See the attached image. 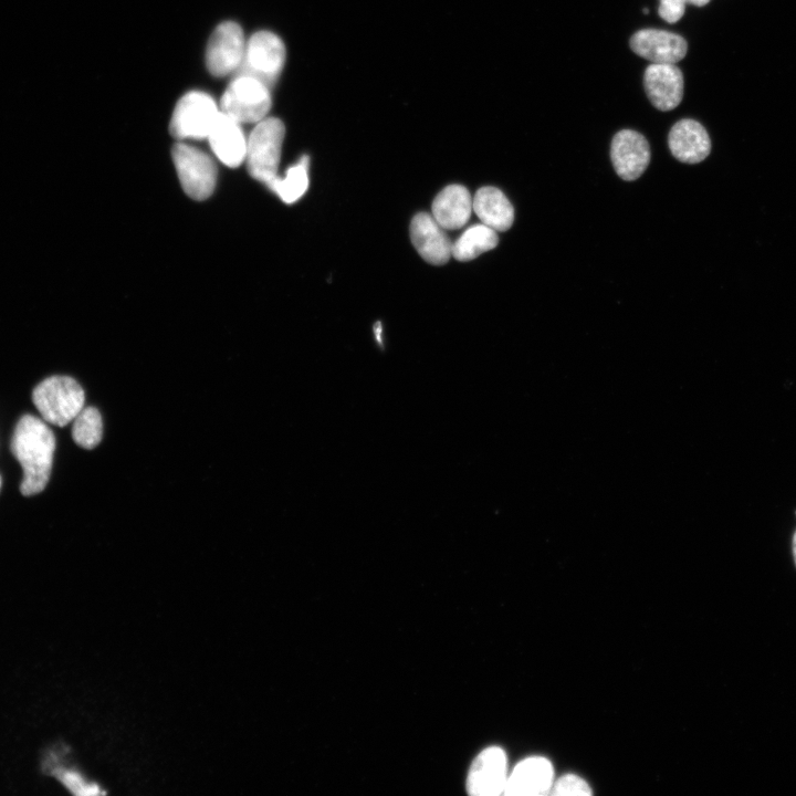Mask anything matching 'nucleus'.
I'll return each mask as SVG.
<instances>
[{"mask_svg":"<svg viewBox=\"0 0 796 796\" xmlns=\"http://www.w3.org/2000/svg\"><path fill=\"white\" fill-rule=\"evenodd\" d=\"M54 449V434L42 420L30 415L19 420L11 440V451L23 470L20 485L23 495L44 490L51 475Z\"/></svg>","mask_w":796,"mask_h":796,"instance_id":"f257e3e1","label":"nucleus"},{"mask_svg":"<svg viewBox=\"0 0 796 796\" xmlns=\"http://www.w3.org/2000/svg\"><path fill=\"white\" fill-rule=\"evenodd\" d=\"M32 400L46 422L64 427L84 408L85 395L75 379L52 376L34 388Z\"/></svg>","mask_w":796,"mask_h":796,"instance_id":"f03ea898","label":"nucleus"},{"mask_svg":"<svg viewBox=\"0 0 796 796\" xmlns=\"http://www.w3.org/2000/svg\"><path fill=\"white\" fill-rule=\"evenodd\" d=\"M284 124L275 117H265L247 138L245 161L254 179L269 184L277 176L284 139Z\"/></svg>","mask_w":796,"mask_h":796,"instance_id":"7ed1b4c3","label":"nucleus"},{"mask_svg":"<svg viewBox=\"0 0 796 796\" xmlns=\"http://www.w3.org/2000/svg\"><path fill=\"white\" fill-rule=\"evenodd\" d=\"M284 61L285 48L282 40L272 32L260 31L245 43L235 76L253 77L271 90L282 72Z\"/></svg>","mask_w":796,"mask_h":796,"instance_id":"20e7f679","label":"nucleus"},{"mask_svg":"<svg viewBox=\"0 0 796 796\" xmlns=\"http://www.w3.org/2000/svg\"><path fill=\"white\" fill-rule=\"evenodd\" d=\"M270 88L262 82L244 75H238L224 91L220 112L240 124L259 123L271 108Z\"/></svg>","mask_w":796,"mask_h":796,"instance_id":"39448f33","label":"nucleus"},{"mask_svg":"<svg viewBox=\"0 0 796 796\" xmlns=\"http://www.w3.org/2000/svg\"><path fill=\"white\" fill-rule=\"evenodd\" d=\"M171 156L184 191L199 201L210 197L217 181V167L210 156L185 143H176Z\"/></svg>","mask_w":796,"mask_h":796,"instance_id":"423d86ee","label":"nucleus"},{"mask_svg":"<svg viewBox=\"0 0 796 796\" xmlns=\"http://www.w3.org/2000/svg\"><path fill=\"white\" fill-rule=\"evenodd\" d=\"M220 109L207 93L192 91L176 104L170 119V134L177 139H202L214 125Z\"/></svg>","mask_w":796,"mask_h":796,"instance_id":"0eeeda50","label":"nucleus"},{"mask_svg":"<svg viewBox=\"0 0 796 796\" xmlns=\"http://www.w3.org/2000/svg\"><path fill=\"white\" fill-rule=\"evenodd\" d=\"M42 772L54 778L62 787L73 795H103L106 790L97 782L90 778L71 757L70 748L62 744L48 747L40 761Z\"/></svg>","mask_w":796,"mask_h":796,"instance_id":"6e6552de","label":"nucleus"},{"mask_svg":"<svg viewBox=\"0 0 796 796\" xmlns=\"http://www.w3.org/2000/svg\"><path fill=\"white\" fill-rule=\"evenodd\" d=\"M245 49L241 27L227 21L217 27L209 39L206 63L214 76H224L235 72L241 64Z\"/></svg>","mask_w":796,"mask_h":796,"instance_id":"1a4fd4ad","label":"nucleus"},{"mask_svg":"<svg viewBox=\"0 0 796 796\" xmlns=\"http://www.w3.org/2000/svg\"><path fill=\"white\" fill-rule=\"evenodd\" d=\"M505 752L490 746L473 760L467 776V792L473 796H496L504 793L507 775Z\"/></svg>","mask_w":796,"mask_h":796,"instance_id":"9d476101","label":"nucleus"},{"mask_svg":"<svg viewBox=\"0 0 796 796\" xmlns=\"http://www.w3.org/2000/svg\"><path fill=\"white\" fill-rule=\"evenodd\" d=\"M610 157L620 178L636 180L649 165L650 146L640 133L622 129L612 138Z\"/></svg>","mask_w":796,"mask_h":796,"instance_id":"9b49d317","label":"nucleus"},{"mask_svg":"<svg viewBox=\"0 0 796 796\" xmlns=\"http://www.w3.org/2000/svg\"><path fill=\"white\" fill-rule=\"evenodd\" d=\"M630 48L652 63L674 64L685 56L688 43L681 35L669 31L642 29L631 36Z\"/></svg>","mask_w":796,"mask_h":796,"instance_id":"f8f14e48","label":"nucleus"},{"mask_svg":"<svg viewBox=\"0 0 796 796\" xmlns=\"http://www.w3.org/2000/svg\"><path fill=\"white\" fill-rule=\"evenodd\" d=\"M643 84L648 98L660 111H671L682 101L683 75L674 64H650L645 71Z\"/></svg>","mask_w":796,"mask_h":796,"instance_id":"ddd939ff","label":"nucleus"},{"mask_svg":"<svg viewBox=\"0 0 796 796\" xmlns=\"http://www.w3.org/2000/svg\"><path fill=\"white\" fill-rule=\"evenodd\" d=\"M410 238L421 258L431 264H444L452 256L453 243L446 234L444 229L426 212H420L412 218Z\"/></svg>","mask_w":796,"mask_h":796,"instance_id":"4468645a","label":"nucleus"},{"mask_svg":"<svg viewBox=\"0 0 796 796\" xmlns=\"http://www.w3.org/2000/svg\"><path fill=\"white\" fill-rule=\"evenodd\" d=\"M553 765L542 756H532L520 762L507 776L505 795H544L549 793L553 782Z\"/></svg>","mask_w":796,"mask_h":796,"instance_id":"2eb2a0df","label":"nucleus"},{"mask_svg":"<svg viewBox=\"0 0 796 796\" xmlns=\"http://www.w3.org/2000/svg\"><path fill=\"white\" fill-rule=\"evenodd\" d=\"M668 144L672 155L687 164L702 161L711 150L708 132L699 122L690 118L681 119L672 126Z\"/></svg>","mask_w":796,"mask_h":796,"instance_id":"dca6fc26","label":"nucleus"},{"mask_svg":"<svg viewBox=\"0 0 796 796\" xmlns=\"http://www.w3.org/2000/svg\"><path fill=\"white\" fill-rule=\"evenodd\" d=\"M208 140L217 158L226 166L235 168L245 160L247 137L241 124L220 112Z\"/></svg>","mask_w":796,"mask_h":796,"instance_id":"f3484780","label":"nucleus"},{"mask_svg":"<svg viewBox=\"0 0 796 796\" xmlns=\"http://www.w3.org/2000/svg\"><path fill=\"white\" fill-rule=\"evenodd\" d=\"M432 217L444 230L462 228L469 220L472 198L461 185H450L441 190L432 202Z\"/></svg>","mask_w":796,"mask_h":796,"instance_id":"a211bd4d","label":"nucleus"},{"mask_svg":"<svg viewBox=\"0 0 796 796\" xmlns=\"http://www.w3.org/2000/svg\"><path fill=\"white\" fill-rule=\"evenodd\" d=\"M472 207L482 223L495 231H506L513 223L514 209L495 187L480 188L472 199Z\"/></svg>","mask_w":796,"mask_h":796,"instance_id":"6ab92c4d","label":"nucleus"},{"mask_svg":"<svg viewBox=\"0 0 796 796\" xmlns=\"http://www.w3.org/2000/svg\"><path fill=\"white\" fill-rule=\"evenodd\" d=\"M499 243L495 230L481 223L468 228L453 243L452 256L458 261H471L494 249Z\"/></svg>","mask_w":796,"mask_h":796,"instance_id":"aec40b11","label":"nucleus"},{"mask_svg":"<svg viewBox=\"0 0 796 796\" xmlns=\"http://www.w3.org/2000/svg\"><path fill=\"white\" fill-rule=\"evenodd\" d=\"M308 157L302 156L297 164L286 170L284 177L276 176L268 187L285 203L295 202L308 188Z\"/></svg>","mask_w":796,"mask_h":796,"instance_id":"412c9836","label":"nucleus"},{"mask_svg":"<svg viewBox=\"0 0 796 796\" xmlns=\"http://www.w3.org/2000/svg\"><path fill=\"white\" fill-rule=\"evenodd\" d=\"M103 421L95 407H85L73 419L72 437L84 449L95 448L102 440Z\"/></svg>","mask_w":796,"mask_h":796,"instance_id":"4be33fe9","label":"nucleus"},{"mask_svg":"<svg viewBox=\"0 0 796 796\" xmlns=\"http://www.w3.org/2000/svg\"><path fill=\"white\" fill-rule=\"evenodd\" d=\"M552 790L549 792L552 795L555 796H566V795H578V796H588L591 795V789L589 785L579 776L575 774H566L559 777L554 785L552 786Z\"/></svg>","mask_w":796,"mask_h":796,"instance_id":"5701e85b","label":"nucleus"},{"mask_svg":"<svg viewBox=\"0 0 796 796\" xmlns=\"http://www.w3.org/2000/svg\"><path fill=\"white\" fill-rule=\"evenodd\" d=\"M685 4V0H660L658 13L668 23H675L683 17Z\"/></svg>","mask_w":796,"mask_h":796,"instance_id":"b1692460","label":"nucleus"},{"mask_svg":"<svg viewBox=\"0 0 796 796\" xmlns=\"http://www.w3.org/2000/svg\"><path fill=\"white\" fill-rule=\"evenodd\" d=\"M375 333H376V337H377L378 343H379L380 345H383V341H381V324H380L379 322L375 325Z\"/></svg>","mask_w":796,"mask_h":796,"instance_id":"393cba45","label":"nucleus"},{"mask_svg":"<svg viewBox=\"0 0 796 796\" xmlns=\"http://www.w3.org/2000/svg\"><path fill=\"white\" fill-rule=\"evenodd\" d=\"M685 1H687V3L693 4L696 7H703L710 2V0H685Z\"/></svg>","mask_w":796,"mask_h":796,"instance_id":"a878e982","label":"nucleus"},{"mask_svg":"<svg viewBox=\"0 0 796 796\" xmlns=\"http://www.w3.org/2000/svg\"><path fill=\"white\" fill-rule=\"evenodd\" d=\"M793 553H794V558H795V563H796V532H795L794 538H793Z\"/></svg>","mask_w":796,"mask_h":796,"instance_id":"bb28decb","label":"nucleus"},{"mask_svg":"<svg viewBox=\"0 0 796 796\" xmlns=\"http://www.w3.org/2000/svg\"><path fill=\"white\" fill-rule=\"evenodd\" d=\"M643 13H649V10L647 8H643Z\"/></svg>","mask_w":796,"mask_h":796,"instance_id":"cd10ccee","label":"nucleus"},{"mask_svg":"<svg viewBox=\"0 0 796 796\" xmlns=\"http://www.w3.org/2000/svg\"><path fill=\"white\" fill-rule=\"evenodd\" d=\"M0 489H1V476H0Z\"/></svg>","mask_w":796,"mask_h":796,"instance_id":"c85d7f7f","label":"nucleus"}]
</instances>
